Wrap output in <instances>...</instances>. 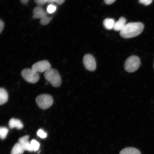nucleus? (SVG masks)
<instances>
[{
    "instance_id": "obj_11",
    "label": "nucleus",
    "mask_w": 154,
    "mask_h": 154,
    "mask_svg": "<svg viewBox=\"0 0 154 154\" xmlns=\"http://www.w3.org/2000/svg\"><path fill=\"white\" fill-rule=\"evenodd\" d=\"M9 126L11 128H16L18 130L22 129L23 128V125L18 119L12 118L9 120Z\"/></svg>"
},
{
    "instance_id": "obj_12",
    "label": "nucleus",
    "mask_w": 154,
    "mask_h": 154,
    "mask_svg": "<svg viewBox=\"0 0 154 154\" xmlns=\"http://www.w3.org/2000/svg\"><path fill=\"white\" fill-rule=\"evenodd\" d=\"M8 95L4 88H0V105H2L8 101Z\"/></svg>"
},
{
    "instance_id": "obj_10",
    "label": "nucleus",
    "mask_w": 154,
    "mask_h": 154,
    "mask_svg": "<svg viewBox=\"0 0 154 154\" xmlns=\"http://www.w3.org/2000/svg\"><path fill=\"white\" fill-rule=\"evenodd\" d=\"M126 19L121 17L116 22H115L113 29L116 31H121L126 25Z\"/></svg>"
},
{
    "instance_id": "obj_27",
    "label": "nucleus",
    "mask_w": 154,
    "mask_h": 154,
    "mask_svg": "<svg viewBox=\"0 0 154 154\" xmlns=\"http://www.w3.org/2000/svg\"></svg>"
},
{
    "instance_id": "obj_18",
    "label": "nucleus",
    "mask_w": 154,
    "mask_h": 154,
    "mask_svg": "<svg viewBox=\"0 0 154 154\" xmlns=\"http://www.w3.org/2000/svg\"><path fill=\"white\" fill-rule=\"evenodd\" d=\"M52 19V17H48L47 16L41 19L40 21V24L43 26L47 25L51 22Z\"/></svg>"
},
{
    "instance_id": "obj_22",
    "label": "nucleus",
    "mask_w": 154,
    "mask_h": 154,
    "mask_svg": "<svg viewBox=\"0 0 154 154\" xmlns=\"http://www.w3.org/2000/svg\"><path fill=\"white\" fill-rule=\"evenodd\" d=\"M65 0H48V3H56L57 4L59 5H61L64 2Z\"/></svg>"
},
{
    "instance_id": "obj_26",
    "label": "nucleus",
    "mask_w": 154,
    "mask_h": 154,
    "mask_svg": "<svg viewBox=\"0 0 154 154\" xmlns=\"http://www.w3.org/2000/svg\"><path fill=\"white\" fill-rule=\"evenodd\" d=\"M29 0H20L21 2H22L23 4H26L27 3Z\"/></svg>"
},
{
    "instance_id": "obj_25",
    "label": "nucleus",
    "mask_w": 154,
    "mask_h": 154,
    "mask_svg": "<svg viewBox=\"0 0 154 154\" xmlns=\"http://www.w3.org/2000/svg\"><path fill=\"white\" fill-rule=\"evenodd\" d=\"M4 27V23L2 21L0 20V33L2 31Z\"/></svg>"
},
{
    "instance_id": "obj_23",
    "label": "nucleus",
    "mask_w": 154,
    "mask_h": 154,
    "mask_svg": "<svg viewBox=\"0 0 154 154\" xmlns=\"http://www.w3.org/2000/svg\"><path fill=\"white\" fill-rule=\"evenodd\" d=\"M153 0H139V2L145 5H149L152 3Z\"/></svg>"
},
{
    "instance_id": "obj_13",
    "label": "nucleus",
    "mask_w": 154,
    "mask_h": 154,
    "mask_svg": "<svg viewBox=\"0 0 154 154\" xmlns=\"http://www.w3.org/2000/svg\"><path fill=\"white\" fill-rule=\"evenodd\" d=\"M115 21L112 18H106L103 21V24L105 28L107 30H111L114 27Z\"/></svg>"
},
{
    "instance_id": "obj_1",
    "label": "nucleus",
    "mask_w": 154,
    "mask_h": 154,
    "mask_svg": "<svg viewBox=\"0 0 154 154\" xmlns=\"http://www.w3.org/2000/svg\"><path fill=\"white\" fill-rule=\"evenodd\" d=\"M144 25L141 22H130L127 24L120 32L121 37L128 38L137 36L143 30Z\"/></svg>"
},
{
    "instance_id": "obj_3",
    "label": "nucleus",
    "mask_w": 154,
    "mask_h": 154,
    "mask_svg": "<svg viewBox=\"0 0 154 154\" xmlns=\"http://www.w3.org/2000/svg\"><path fill=\"white\" fill-rule=\"evenodd\" d=\"M140 61L139 57L136 56H131L127 59L125 61V70L128 72H133L139 68Z\"/></svg>"
},
{
    "instance_id": "obj_24",
    "label": "nucleus",
    "mask_w": 154,
    "mask_h": 154,
    "mask_svg": "<svg viewBox=\"0 0 154 154\" xmlns=\"http://www.w3.org/2000/svg\"><path fill=\"white\" fill-rule=\"evenodd\" d=\"M116 0H104L106 4L110 5L114 2Z\"/></svg>"
},
{
    "instance_id": "obj_17",
    "label": "nucleus",
    "mask_w": 154,
    "mask_h": 154,
    "mask_svg": "<svg viewBox=\"0 0 154 154\" xmlns=\"http://www.w3.org/2000/svg\"><path fill=\"white\" fill-rule=\"evenodd\" d=\"M32 151H36L39 149L40 144L39 142L35 140H32L30 142Z\"/></svg>"
},
{
    "instance_id": "obj_19",
    "label": "nucleus",
    "mask_w": 154,
    "mask_h": 154,
    "mask_svg": "<svg viewBox=\"0 0 154 154\" xmlns=\"http://www.w3.org/2000/svg\"><path fill=\"white\" fill-rule=\"evenodd\" d=\"M57 7L56 6L51 4L48 6L47 8V12L49 14H52L56 11Z\"/></svg>"
},
{
    "instance_id": "obj_16",
    "label": "nucleus",
    "mask_w": 154,
    "mask_h": 154,
    "mask_svg": "<svg viewBox=\"0 0 154 154\" xmlns=\"http://www.w3.org/2000/svg\"><path fill=\"white\" fill-rule=\"evenodd\" d=\"M9 130L5 127H0V138L2 140L5 139L7 137Z\"/></svg>"
},
{
    "instance_id": "obj_15",
    "label": "nucleus",
    "mask_w": 154,
    "mask_h": 154,
    "mask_svg": "<svg viewBox=\"0 0 154 154\" xmlns=\"http://www.w3.org/2000/svg\"><path fill=\"white\" fill-rule=\"evenodd\" d=\"M24 150L19 143L15 144L11 150V154H23Z\"/></svg>"
},
{
    "instance_id": "obj_21",
    "label": "nucleus",
    "mask_w": 154,
    "mask_h": 154,
    "mask_svg": "<svg viewBox=\"0 0 154 154\" xmlns=\"http://www.w3.org/2000/svg\"><path fill=\"white\" fill-rule=\"evenodd\" d=\"M35 3L38 6L41 7L48 3V0H35Z\"/></svg>"
},
{
    "instance_id": "obj_14",
    "label": "nucleus",
    "mask_w": 154,
    "mask_h": 154,
    "mask_svg": "<svg viewBox=\"0 0 154 154\" xmlns=\"http://www.w3.org/2000/svg\"><path fill=\"white\" fill-rule=\"evenodd\" d=\"M120 154H141L140 151L135 148L128 147L121 151Z\"/></svg>"
},
{
    "instance_id": "obj_5",
    "label": "nucleus",
    "mask_w": 154,
    "mask_h": 154,
    "mask_svg": "<svg viewBox=\"0 0 154 154\" xmlns=\"http://www.w3.org/2000/svg\"><path fill=\"white\" fill-rule=\"evenodd\" d=\"M21 75L25 80L32 84L36 83L40 79L38 73L29 68L23 69L21 72Z\"/></svg>"
},
{
    "instance_id": "obj_2",
    "label": "nucleus",
    "mask_w": 154,
    "mask_h": 154,
    "mask_svg": "<svg viewBox=\"0 0 154 154\" xmlns=\"http://www.w3.org/2000/svg\"><path fill=\"white\" fill-rule=\"evenodd\" d=\"M44 76L45 79L54 87L58 88L61 85L62 82L61 76L56 69L51 68L44 72Z\"/></svg>"
},
{
    "instance_id": "obj_6",
    "label": "nucleus",
    "mask_w": 154,
    "mask_h": 154,
    "mask_svg": "<svg viewBox=\"0 0 154 154\" xmlns=\"http://www.w3.org/2000/svg\"><path fill=\"white\" fill-rule=\"evenodd\" d=\"M83 63L85 68L88 71L93 72L96 70V63L95 58L91 54H87L83 58Z\"/></svg>"
},
{
    "instance_id": "obj_7",
    "label": "nucleus",
    "mask_w": 154,
    "mask_h": 154,
    "mask_svg": "<svg viewBox=\"0 0 154 154\" xmlns=\"http://www.w3.org/2000/svg\"><path fill=\"white\" fill-rule=\"evenodd\" d=\"M51 68V65L47 60L38 61L32 66V69L38 73L45 72Z\"/></svg>"
},
{
    "instance_id": "obj_4",
    "label": "nucleus",
    "mask_w": 154,
    "mask_h": 154,
    "mask_svg": "<svg viewBox=\"0 0 154 154\" xmlns=\"http://www.w3.org/2000/svg\"><path fill=\"white\" fill-rule=\"evenodd\" d=\"M36 104L40 109H49L53 104L54 100L51 95L48 94H41L37 96L35 99Z\"/></svg>"
},
{
    "instance_id": "obj_20",
    "label": "nucleus",
    "mask_w": 154,
    "mask_h": 154,
    "mask_svg": "<svg viewBox=\"0 0 154 154\" xmlns=\"http://www.w3.org/2000/svg\"><path fill=\"white\" fill-rule=\"evenodd\" d=\"M37 135L42 138H45L47 137V134L43 130L40 129L38 131Z\"/></svg>"
},
{
    "instance_id": "obj_8",
    "label": "nucleus",
    "mask_w": 154,
    "mask_h": 154,
    "mask_svg": "<svg viewBox=\"0 0 154 154\" xmlns=\"http://www.w3.org/2000/svg\"><path fill=\"white\" fill-rule=\"evenodd\" d=\"M29 136L26 135L19 138L18 143L22 146L24 151L32 152L30 142L28 140Z\"/></svg>"
},
{
    "instance_id": "obj_9",
    "label": "nucleus",
    "mask_w": 154,
    "mask_h": 154,
    "mask_svg": "<svg viewBox=\"0 0 154 154\" xmlns=\"http://www.w3.org/2000/svg\"><path fill=\"white\" fill-rule=\"evenodd\" d=\"M33 18L42 19L47 16V14L41 7L37 6L35 8L33 11Z\"/></svg>"
}]
</instances>
